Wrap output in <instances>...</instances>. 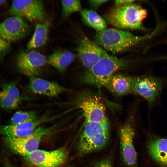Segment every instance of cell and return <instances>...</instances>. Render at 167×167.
<instances>
[{"label": "cell", "mask_w": 167, "mask_h": 167, "mask_svg": "<svg viewBox=\"0 0 167 167\" xmlns=\"http://www.w3.org/2000/svg\"><path fill=\"white\" fill-rule=\"evenodd\" d=\"M76 50L82 63L88 69L97 62L106 52L96 43L86 37L80 40Z\"/></svg>", "instance_id": "cell-14"}, {"label": "cell", "mask_w": 167, "mask_h": 167, "mask_svg": "<svg viewBox=\"0 0 167 167\" xmlns=\"http://www.w3.org/2000/svg\"><path fill=\"white\" fill-rule=\"evenodd\" d=\"M119 29L108 28L97 32L96 43L113 54L125 52L144 39Z\"/></svg>", "instance_id": "cell-4"}, {"label": "cell", "mask_w": 167, "mask_h": 167, "mask_svg": "<svg viewBox=\"0 0 167 167\" xmlns=\"http://www.w3.org/2000/svg\"><path fill=\"white\" fill-rule=\"evenodd\" d=\"M11 49L10 43L0 38V59L4 57Z\"/></svg>", "instance_id": "cell-24"}, {"label": "cell", "mask_w": 167, "mask_h": 167, "mask_svg": "<svg viewBox=\"0 0 167 167\" xmlns=\"http://www.w3.org/2000/svg\"><path fill=\"white\" fill-rule=\"evenodd\" d=\"M134 0H118L115 2V6H122L129 4L133 3Z\"/></svg>", "instance_id": "cell-27"}, {"label": "cell", "mask_w": 167, "mask_h": 167, "mask_svg": "<svg viewBox=\"0 0 167 167\" xmlns=\"http://www.w3.org/2000/svg\"><path fill=\"white\" fill-rule=\"evenodd\" d=\"M146 10L136 3L115 6L105 15L109 24L122 30H143Z\"/></svg>", "instance_id": "cell-3"}, {"label": "cell", "mask_w": 167, "mask_h": 167, "mask_svg": "<svg viewBox=\"0 0 167 167\" xmlns=\"http://www.w3.org/2000/svg\"><path fill=\"white\" fill-rule=\"evenodd\" d=\"M61 115L51 116L43 115L32 122L17 124L1 125L0 134L5 137L10 138L26 136L32 134L41 124L50 121Z\"/></svg>", "instance_id": "cell-13"}, {"label": "cell", "mask_w": 167, "mask_h": 167, "mask_svg": "<svg viewBox=\"0 0 167 167\" xmlns=\"http://www.w3.org/2000/svg\"><path fill=\"white\" fill-rule=\"evenodd\" d=\"M6 0H0V5L3 4L6 2Z\"/></svg>", "instance_id": "cell-29"}, {"label": "cell", "mask_w": 167, "mask_h": 167, "mask_svg": "<svg viewBox=\"0 0 167 167\" xmlns=\"http://www.w3.org/2000/svg\"><path fill=\"white\" fill-rule=\"evenodd\" d=\"M135 134L134 126L130 121L119 129L121 156L124 163L129 167H138L137 155L133 143Z\"/></svg>", "instance_id": "cell-11"}, {"label": "cell", "mask_w": 167, "mask_h": 167, "mask_svg": "<svg viewBox=\"0 0 167 167\" xmlns=\"http://www.w3.org/2000/svg\"><path fill=\"white\" fill-rule=\"evenodd\" d=\"M78 107L83 112L84 124L108 119L104 103L101 97L95 94L88 92L83 94L79 99Z\"/></svg>", "instance_id": "cell-8"}, {"label": "cell", "mask_w": 167, "mask_h": 167, "mask_svg": "<svg viewBox=\"0 0 167 167\" xmlns=\"http://www.w3.org/2000/svg\"><path fill=\"white\" fill-rule=\"evenodd\" d=\"M105 87L118 96L132 93V77L116 73Z\"/></svg>", "instance_id": "cell-18"}, {"label": "cell", "mask_w": 167, "mask_h": 167, "mask_svg": "<svg viewBox=\"0 0 167 167\" xmlns=\"http://www.w3.org/2000/svg\"><path fill=\"white\" fill-rule=\"evenodd\" d=\"M49 28L48 22L36 24L34 33L27 45V51L40 47L46 44Z\"/></svg>", "instance_id": "cell-20"}, {"label": "cell", "mask_w": 167, "mask_h": 167, "mask_svg": "<svg viewBox=\"0 0 167 167\" xmlns=\"http://www.w3.org/2000/svg\"><path fill=\"white\" fill-rule=\"evenodd\" d=\"M15 82H12L3 84L0 89V107L4 109L16 108L21 100L19 91Z\"/></svg>", "instance_id": "cell-17"}, {"label": "cell", "mask_w": 167, "mask_h": 167, "mask_svg": "<svg viewBox=\"0 0 167 167\" xmlns=\"http://www.w3.org/2000/svg\"><path fill=\"white\" fill-rule=\"evenodd\" d=\"M39 118L34 111H18L13 115L10 122L11 124H17L32 122Z\"/></svg>", "instance_id": "cell-22"}, {"label": "cell", "mask_w": 167, "mask_h": 167, "mask_svg": "<svg viewBox=\"0 0 167 167\" xmlns=\"http://www.w3.org/2000/svg\"><path fill=\"white\" fill-rule=\"evenodd\" d=\"M94 167H113L111 161L109 159H105L96 162Z\"/></svg>", "instance_id": "cell-25"}, {"label": "cell", "mask_w": 167, "mask_h": 167, "mask_svg": "<svg viewBox=\"0 0 167 167\" xmlns=\"http://www.w3.org/2000/svg\"><path fill=\"white\" fill-rule=\"evenodd\" d=\"M9 12L11 16L19 17L31 22H42L45 17L41 0H13Z\"/></svg>", "instance_id": "cell-9"}, {"label": "cell", "mask_w": 167, "mask_h": 167, "mask_svg": "<svg viewBox=\"0 0 167 167\" xmlns=\"http://www.w3.org/2000/svg\"><path fill=\"white\" fill-rule=\"evenodd\" d=\"M109 1L107 0H89V3L93 8L96 9L101 5Z\"/></svg>", "instance_id": "cell-26"}, {"label": "cell", "mask_w": 167, "mask_h": 167, "mask_svg": "<svg viewBox=\"0 0 167 167\" xmlns=\"http://www.w3.org/2000/svg\"><path fill=\"white\" fill-rule=\"evenodd\" d=\"M53 128L40 126L31 134L21 137H5L7 146L15 153L25 157L37 149L42 137Z\"/></svg>", "instance_id": "cell-6"}, {"label": "cell", "mask_w": 167, "mask_h": 167, "mask_svg": "<svg viewBox=\"0 0 167 167\" xmlns=\"http://www.w3.org/2000/svg\"><path fill=\"white\" fill-rule=\"evenodd\" d=\"M164 83L162 77L152 75L132 77V93L144 98L151 108L159 96Z\"/></svg>", "instance_id": "cell-5"}, {"label": "cell", "mask_w": 167, "mask_h": 167, "mask_svg": "<svg viewBox=\"0 0 167 167\" xmlns=\"http://www.w3.org/2000/svg\"><path fill=\"white\" fill-rule=\"evenodd\" d=\"M68 156L67 149L62 147L49 151L37 149L24 157L29 167H62Z\"/></svg>", "instance_id": "cell-7"}, {"label": "cell", "mask_w": 167, "mask_h": 167, "mask_svg": "<svg viewBox=\"0 0 167 167\" xmlns=\"http://www.w3.org/2000/svg\"><path fill=\"white\" fill-rule=\"evenodd\" d=\"M47 61L46 56L34 50L21 51L17 54L15 58L19 71L29 78L40 74Z\"/></svg>", "instance_id": "cell-10"}, {"label": "cell", "mask_w": 167, "mask_h": 167, "mask_svg": "<svg viewBox=\"0 0 167 167\" xmlns=\"http://www.w3.org/2000/svg\"><path fill=\"white\" fill-rule=\"evenodd\" d=\"M81 15L85 23L98 32L107 28V24L105 20L95 11L83 9L81 11Z\"/></svg>", "instance_id": "cell-21"}, {"label": "cell", "mask_w": 167, "mask_h": 167, "mask_svg": "<svg viewBox=\"0 0 167 167\" xmlns=\"http://www.w3.org/2000/svg\"><path fill=\"white\" fill-rule=\"evenodd\" d=\"M30 27L24 19L11 16L0 23V38L10 43L21 40L28 34Z\"/></svg>", "instance_id": "cell-12"}, {"label": "cell", "mask_w": 167, "mask_h": 167, "mask_svg": "<svg viewBox=\"0 0 167 167\" xmlns=\"http://www.w3.org/2000/svg\"><path fill=\"white\" fill-rule=\"evenodd\" d=\"M128 64L127 61L106 52L97 62L84 72L82 81L99 89L106 87L113 76L118 71L127 67Z\"/></svg>", "instance_id": "cell-1"}, {"label": "cell", "mask_w": 167, "mask_h": 167, "mask_svg": "<svg viewBox=\"0 0 167 167\" xmlns=\"http://www.w3.org/2000/svg\"><path fill=\"white\" fill-rule=\"evenodd\" d=\"M4 167H15L11 164L6 163L4 165Z\"/></svg>", "instance_id": "cell-28"}, {"label": "cell", "mask_w": 167, "mask_h": 167, "mask_svg": "<svg viewBox=\"0 0 167 167\" xmlns=\"http://www.w3.org/2000/svg\"><path fill=\"white\" fill-rule=\"evenodd\" d=\"M110 129L108 119L101 122L84 124L83 131L77 143L78 152L86 155L103 148L109 140Z\"/></svg>", "instance_id": "cell-2"}, {"label": "cell", "mask_w": 167, "mask_h": 167, "mask_svg": "<svg viewBox=\"0 0 167 167\" xmlns=\"http://www.w3.org/2000/svg\"><path fill=\"white\" fill-rule=\"evenodd\" d=\"M147 147L148 154L155 162L161 167H167V138L150 134Z\"/></svg>", "instance_id": "cell-15"}, {"label": "cell", "mask_w": 167, "mask_h": 167, "mask_svg": "<svg viewBox=\"0 0 167 167\" xmlns=\"http://www.w3.org/2000/svg\"><path fill=\"white\" fill-rule=\"evenodd\" d=\"M29 89L33 93L50 97L56 96L67 89L58 84L37 77L29 78Z\"/></svg>", "instance_id": "cell-16"}, {"label": "cell", "mask_w": 167, "mask_h": 167, "mask_svg": "<svg viewBox=\"0 0 167 167\" xmlns=\"http://www.w3.org/2000/svg\"><path fill=\"white\" fill-rule=\"evenodd\" d=\"M62 14L65 17L68 16L72 13L81 11L80 1L77 0H62Z\"/></svg>", "instance_id": "cell-23"}, {"label": "cell", "mask_w": 167, "mask_h": 167, "mask_svg": "<svg viewBox=\"0 0 167 167\" xmlns=\"http://www.w3.org/2000/svg\"><path fill=\"white\" fill-rule=\"evenodd\" d=\"M74 54L68 50H57L49 55L48 63L60 71H64L74 61Z\"/></svg>", "instance_id": "cell-19"}]
</instances>
